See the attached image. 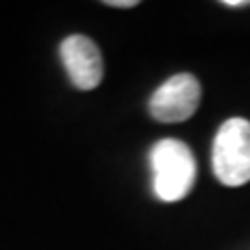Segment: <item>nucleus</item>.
<instances>
[{
    "instance_id": "nucleus-1",
    "label": "nucleus",
    "mask_w": 250,
    "mask_h": 250,
    "mask_svg": "<svg viewBox=\"0 0 250 250\" xmlns=\"http://www.w3.org/2000/svg\"><path fill=\"white\" fill-rule=\"evenodd\" d=\"M154 194L165 202L186 198L196 184V159L182 140H161L150 150Z\"/></svg>"
},
{
    "instance_id": "nucleus-2",
    "label": "nucleus",
    "mask_w": 250,
    "mask_h": 250,
    "mask_svg": "<svg viewBox=\"0 0 250 250\" xmlns=\"http://www.w3.org/2000/svg\"><path fill=\"white\" fill-rule=\"evenodd\" d=\"M213 171L225 186L250 182V121L233 117L219 127L213 142Z\"/></svg>"
},
{
    "instance_id": "nucleus-3",
    "label": "nucleus",
    "mask_w": 250,
    "mask_h": 250,
    "mask_svg": "<svg viewBox=\"0 0 250 250\" xmlns=\"http://www.w3.org/2000/svg\"><path fill=\"white\" fill-rule=\"evenodd\" d=\"M200 104V83L190 73H177L159 85L150 96V115L161 123H179L196 113Z\"/></svg>"
},
{
    "instance_id": "nucleus-4",
    "label": "nucleus",
    "mask_w": 250,
    "mask_h": 250,
    "mask_svg": "<svg viewBox=\"0 0 250 250\" xmlns=\"http://www.w3.org/2000/svg\"><path fill=\"white\" fill-rule=\"evenodd\" d=\"M61 61L69 80L80 90H94L103 82L104 65L98 46L85 36H69L61 42Z\"/></svg>"
},
{
    "instance_id": "nucleus-5",
    "label": "nucleus",
    "mask_w": 250,
    "mask_h": 250,
    "mask_svg": "<svg viewBox=\"0 0 250 250\" xmlns=\"http://www.w3.org/2000/svg\"><path fill=\"white\" fill-rule=\"evenodd\" d=\"M108 6H119V9H131L138 4V0H106Z\"/></svg>"
},
{
    "instance_id": "nucleus-6",
    "label": "nucleus",
    "mask_w": 250,
    "mask_h": 250,
    "mask_svg": "<svg viewBox=\"0 0 250 250\" xmlns=\"http://www.w3.org/2000/svg\"><path fill=\"white\" fill-rule=\"evenodd\" d=\"M225 6H246L250 4V0H223Z\"/></svg>"
}]
</instances>
